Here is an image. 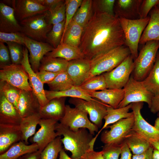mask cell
Wrapping results in <instances>:
<instances>
[{"label":"cell","mask_w":159,"mask_h":159,"mask_svg":"<svg viewBox=\"0 0 159 159\" xmlns=\"http://www.w3.org/2000/svg\"><path fill=\"white\" fill-rule=\"evenodd\" d=\"M69 102L75 107L86 112L92 122L98 127L101 126L102 120L107 114V107L110 106L96 99L89 101L79 98H70Z\"/></svg>","instance_id":"obj_12"},{"label":"cell","mask_w":159,"mask_h":159,"mask_svg":"<svg viewBox=\"0 0 159 159\" xmlns=\"http://www.w3.org/2000/svg\"><path fill=\"white\" fill-rule=\"evenodd\" d=\"M123 88L124 97L118 108L125 107L132 103L141 102L146 103L150 108L154 96L146 88L141 81L137 80L132 76H130Z\"/></svg>","instance_id":"obj_9"},{"label":"cell","mask_w":159,"mask_h":159,"mask_svg":"<svg viewBox=\"0 0 159 159\" xmlns=\"http://www.w3.org/2000/svg\"><path fill=\"white\" fill-rule=\"evenodd\" d=\"M124 42L119 18L92 9L90 20L83 28L79 48L85 58L90 60L124 45Z\"/></svg>","instance_id":"obj_1"},{"label":"cell","mask_w":159,"mask_h":159,"mask_svg":"<svg viewBox=\"0 0 159 159\" xmlns=\"http://www.w3.org/2000/svg\"><path fill=\"white\" fill-rule=\"evenodd\" d=\"M61 136H58L50 142L41 152V159H57L63 149Z\"/></svg>","instance_id":"obj_41"},{"label":"cell","mask_w":159,"mask_h":159,"mask_svg":"<svg viewBox=\"0 0 159 159\" xmlns=\"http://www.w3.org/2000/svg\"><path fill=\"white\" fill-rule=\"evenodd\" d=\"M65 100L66 97L55 98L44 106H40L39 113L41 118L59 121L65 114Z\"/></svg>","instance_id":"obj_23"},{"label":"cell","mask_w":159,"mask_h":159,"mask_svg":"<svg viewBox=\"0 0 159 159\" xmlns=\"http://www.w3.org/2000/svg\"><path fill=\"white\" fill-rule=\"evenodd\" d=\"M0 32H21V27L16 18L14 9L2 2L0 3Z\"/></svg>","instance_id":"obj_20"},{"label":"cell","mask_w":159,"mask_h":159,"mask_svg":"<svg viewBox=\"0 0 159 159\" xmlns=\"http://www.w3.org/2000/svg\"><path fill=\"white\" fill-rule=\"evenodd\" d=\"M130 54L129 48L123 45L90 60V69L84 82L94 76L112 70Z\"/></svg>","instance_id":"obj_3"},{"label":"cell","mask_w":159,"mask_h":159,"mask_svg":"<svg viewBox=\"0 0 159 159\" xmlns=\"http://www.w3.org/2000/svg\"><path fill=\"white\" fill-rule=\"evenodd\" d=\"M125 35L124 45L130 49L134 61L137 57L139 42L150 19L148 15L144 19L129 20L119 18Z\"/></svg>","instance_id":"obj_5"},{"label":"cell","mask_w":159,"mask_h":159,"mask_svg":"<svg viewBox=\"0 0 159 159\" xmlns=\"http://www.w3.org/2000/svg\"><path fill=\"white\" fill-rule=\"evenodd\" d=\"M42 151H37L25 154L18 159H41V153Z\"/></svg>","instance_id":"obj_56"},{"label":"cell","mask_w":159,"mask_h":159,"mask_svg":"<svg viewBox=\"0 0 159 159\" xmlns=\"http://www.w3.org/2000/svg\"><path fill=\"white\" fill-rule=\"evenodd\" d=\"M159 3V0H142L140 9V19L147 17L148 13Z\"/></svg>","instance_id":"obj_48"},{"label":"cell","mask_w":159,"mask_h":159,"mask_svg":"<svg viewBox=\"0 0 159 159\" xmlns=\"http://www.w3.org/2000/svg\"><path fill=\"white\" fill-rule=\"evenodd\" d=\"M65 1V19L64 29L62 42L67 27L78 8L81 5L83 0H66Z\"/></svg>","instance_id":"obj_43"},{"label":"cell","mask_w":159,"mask_h":159,"mask_svg":"<svg viewBox=\"0 0 159 159\" xmlns=\"http://www.w3.org/2000/svg\"><path fill=\"white\" fill-rule=\"evenodd\" d=\"M25 36L21 32L5 33L0 32V42L4 43L13 42L25 46Z\"/></svg>","instance_id":"obj_47"},{"label":"cell","mask_w":159,"mask_h":159,"mask_svg":"<svg viewBox=\"0 0 159 159\" xmlns=\"http://www.w3.org/2000/svg\"><path fill=\"white\" fill-rule=\"evenodd\" d=\"M19 125L0 124V154L7 151L13 144L21 141Z\"/></svg>","instance_id":"obj_21"},{"label":"cell","mask_w":159,"mask_h":159,"mask_svg":"<svg viewBox=\"0 0 159 159\" xmlns=\"http://www.w3.org/2000/svg\"><path fill=\"white\" fill-rule=\"evenodd\" d=\"M149 109L153 113L155 114L159 112V94L153 96Z\"/></svg>","instance_id":"obj_54"},{"label":"cell","mask_w":159,"mask_h":159,"mask_svg":"<svg viewBox=\"0 0 159 159\" xmlns=\"http://www.w3.org/2000/svg\"><path fill=\"white\" fill-rule=\"evenodd\" d=\"M143 102L132 103L131 109L134 115V121L131 131H133L144 138L150 143L159 141V130L156 129L146 121L142 116L141 110Z\"/></svg>","instance_id":"obj_13"},{"label":"cell","mask_w":159,"mask_h":159,"mask_svg":"<svg viewBox=\"0 0 159 159\" xmlns=\"http://www.w3.org/2000/svg\"><path fill=\"white\" fill-rule=\"evenodd\" d=\"M150 144L154 149H156L159 151V141L153 142Z\"/></svg>","instance_id":"obj_59"},{"label":"cell","mask_w":159,"mask_h":159,"mask_svg":"<svg viewBox=\"0 0 159 159\" xmlns=\"http://www.w3.org/2000/svg\"><path fill=\"white\" fill-rule=\"evenodd\" d=\"M124 142L133 155L141 154L151 146L150 143L136 132L131 131L126 137Z\"/></svg>","instance_id":"obj_30"},{"label":"cell","mask_w":159,"mask_h":159,"mask_svg":"<svg viewBox=\"0 0 159 159\" xmlns=\"http://www.w3.org/2000/svg\"><path fill=\"white\" fill-rule=\"evenodd\" d=\"M12 4L16 18L19 22L49 10L48 8L42 5L37 0H12Z\"/></svg>","instance_id":"obj_16"},{"label":"cell","mask_w":159,"mask_h":159,"mask_svg":"<svg viewBox=\"0 0 159 159\" xmlns=\"http://www.w3.org/2000/svg\"><path fill=\"white\" fill-rule=\"evenodd\" d=\"M92 0H83L72 20L84 28L89 22L92 13Z\"/></svg>","instance_id":"obj_36"},{"label":"cell","mask_w":159,"mask_h":159,"mask_svg":"<svg viewBox=\"0 0 159 159\" xmlns=\"http://www.w3.org/2000/svg\"><path fill=\"white\" fill-rule=\"evenodd\" d=\"M62 0H37L42 5L47 7L50 10L56 6ZM48 10V11H49Z\"/></svg>","instance_id":"obj_55"},{"label":"cell","mask_w":159,"mask_h":159,"mask_svg":"<svg viewBox=\"0 0 159 159\" xmlns=\"http://www.w3.org/2000/svg\"><path fill=\"white\" fill-rule=\"evenodd\" d=\"M134 121L133 115L121 119L112 125L108 126L102 133L101 140L105 145H120L124 142L127 135L131 131Z\"/></svg>","instance_id":"obj_10"},{"label":"cell","mask_w":159,"mask_h":159,"mask_svg":"<svg viewBox=\"0 0 159 159\" xmlns=\"http://www.w3.org/2000/svg\"><path fill=\"white\" fill-rule=\"evenodd\" d=\"M83 29L82 26L72 20L60 43L63 42L72 46L79 47Z\"/></svg>","instance_id":"obj_35"},{"label":"cell","mask_w":159,"mask_h":159,"mask_svg":"<svg viewBox=\"0 0 159 159\" xmlns=\"http://www.w3.org/2000/svg\"><path fill=\"white\" fill-rule=\"evenodd\" d=\"M58 122L54 120L41 119L39 124L40 128L30 139L32 143L37 144L38 150L42 151L49 143L58 136L55 130Z\"/></svg>","instance_id":"obj_15"},{"label":"cell","mask_w":159,"mask_h":159,"mask_svg":"<svg viewBox=\"0 0 159 159\" xmlns=\"http://www.w3.org/2000/svg\"><path fill=\"white\" fill-rule=\"evenodd\" d=\"M55 130L58 136H63L61 141L64 149L71 153L72 159H80L89 149L94 138L87 129L81 128L74 131L58 122Z\"/></svg>","instance_id":"obj_2"},{"label":"cell","mask_w":159,"mask_h":159,"mask_svg":"<svg viewBox=\"0 0 159 159\" xmlns=\"http://www.w3.org/2000/svg\"><path fill=\"white\" fill-rule=\"evenodd\" d=\"M66 5L65 0H62L52 9L47 11L48 23L54 25L61 23L65 19Z\"/></svg>","instance_id":"obj_39"},{"label":"cell","mask_w":159,"mask_h":159,"mask_svg":"<svg viewBox=\"0 0 159 159\" xmlns=\"http://www.w3.org/2000/svg\"><path fill=\"white\" fill-rule=\"evenodd\" d=\"M132 106V103L125 107L116 109L110 106L107 107V114L104 118L105 120L104 125L98 132L95 136L94 137V139L96 140L100 133L109 125L113 124L121 119L128 118L132 115H133V112H129Z\"/></svg>","instance_id":"obj_28"},{"label":"cell","mask_w":159,"mask_h":159,"mask_svg":"<svg viewBox=\"0 0 159 159\" xmlns=\"http://www.w3.org/2000/svg\"><path fill=\"white\" fill-rule=\"evenodd\" d=\"M68 61L60 58L44 56L41 61L39 70H45L53 72L66 71Z\"/></svg>","instance_id":"obj_34"},{"label":"cell","mask_w":159,"mask_h":159,"mask_svg":"<svg viewBox=\"0 0 159 159\" xmlns=\"http://www.w3.org/2000/svg\"><path fill=\"white\" fill-rule=\"evenodd\" d=\"M24 44L29 52V59L31 67L35 73H37L39 71L42 59L54 48L47 42L35 41L25 35Z\"/></svg>","instance_id":"obj_14"},{"label":"cell","mask_w":159,"mask_h":159,"mask_svg":"<svg viewBox=\"0 0 159 159\" xmlns=\"http://www.w3.org/2000/svg\"><path fill=\"white\" fill-rule=\"evenodd\" d=\"M60 72H53L45 70H39L36 73L43 84H47L53 80Z\"/></svg>","instance_id":"obj_50"},{"label":"cell","mask_w":159,"mask_h":159,"mask_svg":"<svg viewBox=\"0 0 159 159\" xmlns=\"http://www.w3.org/2000/svg\"><path fill=\"white\" fill-rule=\"evenodd\" d=\"M40 106L32 91L21 90L17 110L21 118L39 113Z\"/></svg>","instance_id":"obj_22"},{"label":"cell","mask_w":159,"mask_h":159,"mask_svg":"<svg viewBox=\"0 0 159 159\" xmlns=\"http://www.w3.org/2000/svg\"><path fill=\"white\" fill-rule=\"evenodd\" d=\"M87 115L86 112L80 108L66 105L65 114L60 123L74 131L81 128L87 129L94 135L95 132H98V127L89 120Z\"/></svg>","instance_id":"obj_8"},{"label":"cell","mask_w":159,"mask_h":159,"mask_svg":"<svg viewBox=\"0 0 159 159\" xmlns=\"http://www.w3.org/2000/svg\"><path fill=\"white\" fill-rule=\"evenodd\" d=\"M78 87L85 91H96L107 89L103 74L94 76L83 82Z\"/></svg>","instance_id":"obj_38"},{"label":"cell","mask_w":159,"mask_h":159,"mask_svg":"<svg viewBox=\"0 0 159 159\" xmlns=\"http://www.w3.org/2000/svg\"><path fill=\"white\" fill-rule=\"evenodd\" d=\"M21 90L5 81H0V92L4 95L17 110Z\"/></svg>","instance_id":"obj_40"},{"label":"cell","mask_w":159,"mask_h":159,"mask_svg":"<svg viewBox=\"0 0 159 159\" xmlns=\"http://www.w3.org/2000/svg\"><path fill=\"white\" fill-rule=\"evenodd\" d=\"M153 159H159V151L157 150L154 149L153 154Z\"/></svg>","instance_id":"obj_58"},{"label":"cell","mask_w":159,"mask_h":159,"mask_svg":"<svg viewBox=\"0 0 159 159\" xmlns=\"http://www.w3.org/2000/svg\"><path fill=\"white\" fill-rule=\"evenodd\" d=\"M90 67V60L86 58L68 61L66 72L74 85L80 86L84 81Z\"/></svg>","instance_id":"obj_18"},{"label":"cell","mask_w":159,"mask_h":159,"mask_svg":"<svg viewBox=\"0 0 159 159\" xmlns=\"http://www.w3.org/2000/svg\"><path fill=\"white\" fill-rule=\"evenodd\" d=\"M59 159H72L65 153L64 150L62 149L59 153Z\"/></svg>","instance_id":"obj_57"},{"label":"cell","mask_w":159,"mask_h":159,"mask_svg":"<svg viewBox=\"0 0 159 159\" xmlns=\"http://www.w3.org/2000/svg\"><path fill=\"white\" fill-rule=\"evenodd\" d=\"M47 11L25 19L19 22L21 32L35 41L45 42L47 34L53 26L47 19Z\"/></svg>","instance_id":"obj_6"},{"label":"cell","mask_w":159,"mask_h":159,"mask_svg":"<svg viewBox=\"0 0 159 159\" xmlns=\"http://www.w3.org/2000/svg\"><path fill=\"white\" fill-rule=\"evenodd\" d=\"M65 20L53 26L50 31L47 34L46 41L54 48L60 44L64 32Z\"/></svg>","instance_id":"obj_42"},{"label":"cell","mask_w":159,"mask_h":159,"mask_svg":"<svg viewBox=\"0 0 159 159\" xmlns=\"http://www.w3.org/2000/svg\"><path fill=\"white\" fill-rule=\"evenodd\" d=\"M122 144L105 145L102 150L105 159H119L122 151Z\"/></svg>","instance_id":"obj_46"},{"label":"cell","mask_w":159,"mask_h":159,"mask_svg":"<svg viewBox=\"0 0 159 159\" xmlns=\"http://www.w3.org/2000/svg\"><path fill=\"white\" fill-rule=\"evenodd\" d=\"M0 81L6 82L22 90L32 91L28 74L21 64L0 66Z\"/></svg>","instance_id":"obj_11"},{"label":"cell","mask_w":159,"mask_h":159,"mask_svg":"<svg viewBox=\"0 0 159 159\" xmlns=\"http://www.w3.org/2000/svg\"><path fill=\"white\" fill-rule=\"evenodd\" d=\"M12 63L9 52L7 46L0 42V66Z\"/></svg>","instance_id":"obj_49"},{"label":"cell","mask_w":159,"mask_h":159,"mask_svg":"<svg viewBox=\"0 0 159 159\" xmlns=\"http://www.w3.org/2000/svg\"><path fill=\"white\" fill-rule=\"evenodd\" d=\"M115 0H92V9L100 12L115 16L114 12Z\"/></svg>","instance_id":"obj_45"},{"label":"cell","mask_w":159,"mask_h":159,"mask_svg":"<svg viewBox=\"0 0 159 159\" xmlns=\"http://www.w3.org/2000/svg\"><path fill=\"white\" fill-rule=\"evenodd\" d=\"M120 159H132L131 150L125 143L124 142L122 145V151Z\"/></svg>","instance_id":"obj_53"},{"label":"cell","mask_w":159,"mask_h":159,"mask_svg":"<svg viewBox=\"0 0 159 159\" xmlns=\"http://www.w3.org/2000/svg\"><path fill=\"white\" fill-rule=\"evenodd\" d=\"M45 55L62 58L68 61L85 58L79 47L72 46L63 42L61 43L56 48H54Z\"/></svg>","instance_id":"obj_27"},{"label":"cell","mask_w":159,"mask_h":159,"mask_svg":"<svg viewBox=\"0 0 159 159\" xmlns=\"http://www.w3.org/2000/svg\"><path fill=\"white\" fill-rule=\"evenodd\" d=\"M153 148L151 146L144 153L138 155H133L132 159H153Z\"/></svg>","instance_id":"obj_52"},{"label":"cell","mask_w":159,"mask_h":159,"mask_svg":"<svg viewBox=\"0 0 159 159\" xmlns=\"http://www.w3.org/2000/svg\"><path fill=\"white\" fill-rule=\"evenodd\" d=\"M9 49L12 63L19 64L21 63L23 57V48L21 45L13 42L6 43Z\"/></svg>","instance_id":"obj_44"},{"label":"cell","mask_w":159,"mask_h":159,"mask_svg":"<svg viewBox=\"0 0 159 159\" xmlns=\"http://www.w3.org/2000/svg\"><path fill=\"white\" fill-rule=\"evenodd\" d=\"M41 119L39 113L22 118L19 125L21 133V141L28 144L29 138L35 133L37 126Z\"/></svg>","instance_id":"obj_31"},{"label":"cell","mask_w":159,"mask_h":159,"mask_svg":"<svg viewBox=\"0 0 159 159\" xmlns=\"http://www.w3.org/2000/svg\"><path fill=\"white\" fill-rule=\"evenodd\" d=\"M146 88L154 96L159 94V52L154 65L147 77L141 81Z\"/></svg>","instance_id":"obj_33"},{"label":"cell","mask_w":159,"mask_h":159,"mask_svg":"<svg viewBox=\"0 0 159 159\" xmlns=\"http://www.w3.org/2000/svg\"><path fill=\"white\" fill-rule=\"evenodd\" d=\"M149 13L150 20L140 38L139 42L140 44L144 45L150 41H159V9L157 5Z\"/></svg>","instance_id":"obj_26"},{"label":"cell","mask_w":159,"mask_h":159,"mask_svg":"<svg viewBox=\"0 0 159 159\" xmlns=\"http://www.w3.org/2000/svg\"><path fill=\"white\" fill-rule=\"evenodd\" d=\"M21 119L14 105L0 92V124L19 125Z\"/></svg>","instance_id":"obj_25"},{"label":"cell","mask_w":159,"mask_h":159,"mask_svg":"<svg viewBox=\"0 0 159 159\" xmlns=\"http://www.w3.org/2000/svg\"><path fill=\"white\" fill-rule=\"evenodd\" d=\"M23 57L21 64L28 74L29 83L34 94L38 99L40 106L43 107L49 101L46 97L44 84L31 67L29 61L28 51L26 47L23 48Z\"/></svg>","instance_id":"obj_17"},{"label":"cell","mask_w":159,"mask_h":159,"mask_svg":"<svg viewBox=\"0 0 159 159\" xmlns=\"http://www.w3.org/2000/svg\"><path fill=\"white\" fill-rule=\"evenodd\" d=\"M143 45L134 61L132 76L139 81H143L147 77L154 65L159 48V41H149Z\"/></svg>","instance_id":"obj_4"},{"label":"cell","mask_w":159,"mask_h":159,"mask_svg":"<svg viewBox=\"0 0 159 159\" xmlns=\"http://www.w3.org/2000/svg\"><path fill=\"white\" fill-rule=\"evenodd\" d=\"M80 159H105L102 155V151L97 152L94 150V148L90 147L88 150L81 158Z\"/></svg>","instance_id":"obj_51"},{"label":"cell","mask_w":159,"mask_h":159,"mask_svg":"<svg viewBox=\"0 0 159 159\" xmlns=\"http://www.w3.org/2000/svg\"><path fill=\"white\" fill-rule=\"evenodd\" d=\"M45 92L46 97L49 101L55 98L66 97L79 98L89 101L95 99L91 97L78 87L75 86L64 91H54L45 90Z\"/></svg>","instance_id":"obj_32"},{"label":"cell","mask_w":159,"mask_h":159,"mask_svg":"<svg viewBox=\"0 0 159 159\" xmlns=\"http://www.w3.org/2000/svg\"><path fill=\"white\" fill-rule=\"evenodd\" d=\"M47 84L50 90L54 91H64L74 86L66 71L60 73L53 80Z\"/></svg>","instance_id":"obj_37"},{"label":"cell","mask_w":159,"mask_h":159,"mask_svg":"<svg viewBox=\"0 0 159 159\" xmlns=\"http://www.w3.org/2000/svg\"><path fill=\"white\" fill-rule=\"evenodd\" d=\"M142 0H115L114 7L115 16L129 20L140 19V9Z\"/></svg>","instance_id":"obj_19"},{"label":"cell","mask_w":159,"mask_h":159,"mask_svg":"<svg viewBox=\"0 0 159 159\" xmlns=\"http://www.w3.org/2000/svg\"><path fill=\"white\" fill-rule=\"evenodd\" d=\"M134 68V60L130 54L115 68L102 74L107 89H123L129 80Z\"/></svg>","instance_id":"obj_7"},{"label":"cell","mask_w":159,"mask_h":159,"mask_svg":"<svg viewBox=\"0 0 159 159\" xmlns=\"http://www.w3.org/2000/svg\"><path fill=\"white\" fill-rule=\"evenodd\" d=\"M154 127L156 129L159 130V117L156 119Z\"/></svg>","instance_id":"obj_60"},{"label":"cell","mask_w":159,"mask_h":159,"mask_svg":"<svg viewBox=\"0 0 159 159\" xmlns=\"http://www.w3.org/2000/svg\"><path fill=\"white\" fill-rule=\"evenodd\" d=\"M157 6H158V9H159V3L158 4V5H157Z\"/></svg>","instance_id":"obj_61"},{"label":"cell","mask_w":159,"mask_h":159,"mask_svg":"<svg viewBox=\"0 0 159 159\" xmlns=\"http://www.w3.org/2000/svg\"><path fill=\"white\" fill-rule=\"evenodd\" d=\"M85 92L91 97L96 99L114 109L118 108L124 95L123 88L107 89L100 91Z\"/></svg>","instance_id":"obj_24"},{"label":"cell","mask_w":159,"mask_h":159,"mask_svg":"<svg viewBox=\"0 0 159 159\" xmlns=\"http://www.w3.org/2000/svg\"><path fill=\"white\" fill-rule=\"evenodd\" d=\"M38 150L37 144L30 145L20 141L12 145L4 153L0 155V159H18L22 156Z\"/></svg>","instance_id":"obj_29"}]
</instances>
